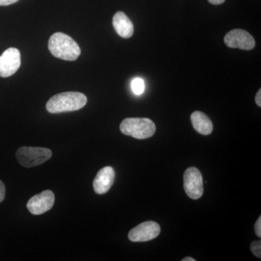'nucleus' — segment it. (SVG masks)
<instances>
[{"mask_svg":"<svg viewBox=\"0 0 261 261\" xmlns=\"http://www.w3.org/2000/svg\"><path fill=\"white\" fill-rule=\"evenodd\" d=\"M55 203V195L51 190H45L34 195L27 203V208L34 215H41L47 212Z\"/></svg>","mask_w":261,"mask_h":261,"instance_id":"9","label":"nucleus"},{"mask_svg":"<svg viewBox=\"0 0 261 261\" xmlns=\"http://www.w3.org/2000/svg\"><path fill=\"white\" fill-rule=\"evenodd\" d=\"M208 2L213 5H221L224 3L225 0H208Z\"/></svg>","mask_w":261,"mask_h":261,"instance_id":"19","label":"nucleus"},{"mask_svg":"<svg viewBox=\"0 0 261 261\" xmlns=\"http://www.w3.org/2000/svg\"><path fill=\"white\" fill-rule=\"evenodd\" d=\"M113 25L117 34L120 37L128 39L134 34L133 23L123 12H117L113 18Z\"/></svg>","mask_w":261,"mask_h":261,"instance_id":"11","label":"nucleus"},{"mask_svg":"<svg viewBox=\"0 0 261 261\" xmlns=\"http://www.w3.org/2000/svg\"><path fill=\"white\" fill-rule=\"evenodd\" d=\"M161 233V226L154 221L142 223L132 228L128 233V239L134 243L150 241L157 238Z\"/></svg>","mask_w":261,"mask_h":261,"instance_id":"6","label":"nucleus"},{"mask_svg":"<svg viewBox=\"0 0 261 261\" xmlns=\"http://www.w3.org/2000/svg\"><path fill=\"white\" fill-rule=\"evenodd\" d=\"M191 121L194 128L202 135H209L214 130L212 121L205 113L195 111L191 115Z\"/></svg>","mask_w":261,"mask_h":261,"instance_id":"12","label":"nucleus"},{"mask_svg":"<svg viewBox=\"0 0 261 261\" xmlns=\"http://www.w3.org/2000/svg\"><path fill=\"white\" fill-rule=\"evenodd\" d=\"M18 0H0V6H8V5L14 4Z\"/></svg>","mask_w":261,"mask_h":261,"instance_id":"17","label":"nucleus"},{"mask_svg":"<svg viewBox=\"0 0 261 261\" xmlns=\"http://www.w3.org/2000/svg\"><path fill=\"white\" fill-rule=\"evenodd\" d=\"M120 129L123 135L145 140L154 135L156 127L154 122L149 118H128L122 121Z\"/></svg>","mask_w":261,"mask_h":261,"instance_id":"3","label":"nucleus"},{"mask_svg":"<svg viewBox=\"0 0 261 261\" xmlns=\"http://www.w3.org/2000/svg\"><path fill=\"white\" fill-rule=\"evenodd\" d=\"M87 102V97L80 92H63L50 98L46 108L50 113L71 112L82 109Z\"/></svg>","mask_w":261,"mask_h":261,"instance_id":"2","label":"nucleus"},{"mask_svg":"<svg viewBox=\"0 0 261 261\" xmlns=\"http://www.w3.org/2000/svg\"><path fill=\"white\" fill-rule=\"evenodd\" d=\"M250 250L252 253L254 254V255L255 256L259 257L260 258L261 257V242L260 240L259 241H254L252 242L251 245H250Z\"/></svg>","mask_w":261,"mask_h":261,"instance_id":"14","label":"nucleus"},{"mask_svg":"<svg viewBox=\"0 0 261 261\" xmlns=\"http://www.w3.org/2000/svg\"><path fill=\"white\" fill-rule=\"evenodd\" d=\"M184 188L187 196L193 200H197L203 195V179L202 173L197 168L190 167L185 171Z\"/></svg>","mask_w":261,"mask_h":261,"instance_id":"5","label":"nucleus"},{"mask_svg":"<svg viewBox=\"0 0 261 261\" xmlns=\"http://www.w3.org/2000/svg\"><path fill=\"white\" fill-rule=\"evenodd\" d=\"M224 42L230 48L250 50L255 46V41L250 33L243 29H233L225 36Z\"/></svg>","mask_w":261,"mask_h":261,"instance_id":"8","label":"nucleus"},{"mask_svg":"<svg viewBox=\"0 0 261 261\" xmlns=\"http://www.w3.org/2000/svg\"><path fill=\"white\" fill-rule=\"evenodd\" d=\"M255 231L258 238H261V216H259L255 224Z\"/></svg>","mask_w":261,"mask_h":261,"instance_id":"15","label":"nucleus"},{"mask_svg":"<svg viewBox=\"0 0 261 261\" xmlns=\"http://www.w3.org/2000/svg\"><path fill=\"white\" fill-rule=\"evenodd\" d=\"M48 47L53 56L63 61H74L81 55L79 44L63 33L58 32L51 35Z\"/></svg>","mask_w":261,"mask_h":261,"instance_id":"1","label":"nucleus"},{"mask_svg":"<svg viewBox=\"0 0 261 261\" xmlns=\"http://www.w3.org/2000/svg\"><path fill=\"white\" fill-rule=\"evenodd\" d=\"M5 186L4 183L0 180V203L5 200Z\"/></svg>","mask_w":261,"mask_h":261,"instance_id":"16","label":"nucleus"},{"mask_svg":"<svg viewBox=\"0 0 261 261\" xmlns=\"http://www.w3.org/2000/svg\"><path fill=\"white\" fill-rule=\"evenodd\" d=\"M195 259L192 258L191 257H187L182 259V261H195Z\"/></svg>","mask_w":261,"mask_h":261,"instance_id":"20","label":"nucleus"},{"mask_svg":"<svg viewBox=\"0 0 261 261\" xmlns=\"http://www.w3.org/2000/svg\"><path fill=\"white\" fill-rule=\"evenodd\" d=\"M115 179V171L111 166H106L99 170L94 178L93 187L98 195H103L109 191Z\"/></svg>","mask_w":261,"mask_h":261,"instance_id":"10","label":"nucleus"},{"mask_svg":"<svg viewBox=\"0 0 261 261\" xmlns=\"http://www.w3.org/2000/svg\"><path fill=\"white\" fill-rule=\"evenodd\" d=\"M20 53L18 49L10 47L0 56V77L7 78L15 74L20 66Z\"/></svg>","mask_w":261,"mask_h":261,"instance_id":"7","label":"nucleus"},{"mask_svg":"<svg viewBox=\"0 0 261 261\" xmlns=\"http://www.w3.org/2000/svg\"><path fill=\"white\" fill-rule=\"evenodd\" d=\"M130 87H132V91L136 95H140L145 91V82H144L142 79L136 78L132 80Z\"/></svg>","mask_w":261,"mask_h":261,"instance_id":"13","label":"nucleus"},{"mask_svg":"<svg viewBox=\"0 0 261 261\" xmlns=\"http://www.w3.org/2000/svg\"><path fill=\"white\" fill-rule=\"evenodd\" d=\"M255 102L259 107H261V89H259L255 96Z\"/></svg>","mask_w":261,"mask_h":261,"instance_id":"18","label":"nucleus"},{"mask_svg":"<svg viewBox=\"0 0 261 261\" xmlns=\"http://www.w3.org/2000/svg\"><path fill=\"white\" fill-rule=\"evenodd\" d=\"M53 152L44 147H22L17 151L19 163L25 168L39 166L51 159Z\"/></svg>","mask_w":261,"mask_h":261,"instance_id":"4","label":"nucleus"}]
</instances>
